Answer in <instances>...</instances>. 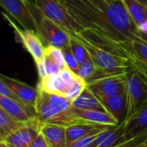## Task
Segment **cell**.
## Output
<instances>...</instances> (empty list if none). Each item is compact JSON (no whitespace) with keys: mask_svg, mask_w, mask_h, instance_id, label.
I'll list each match as a JSON object with an SVG mask.
<instances>
[{"mask_svg":"<svg viewBox=\"0 0 147 147\" xmlns=\"http://www.w3.org/2000/svg\"><path fill=\"white\" fill-rule=\"evenodd\" d=\"M0 80L3 81L28 107L35 109L36 102L39 96V90L35 89L17 79L1 75Z\"/></svg>","mask_w":147,"mask_h":147,"instance_id":"7c38bea8","label":"cell"},{"mask_svg":"<svg viewBox=\"0 0 147 147\" xmlns=\"http://www.w3.org/2000/svg\"><path fill=\"white\" fill-rule=\"evenodd\" d=\"M130 66L139 74V76L142 78L144 83L147 86V65L146 63L142 62L141 60L138 59L136 57H134L132 54H129L127 56Z\"/></svg>","mask_w":147,"mask_h":147,"instance_id":"83f0119b","label":"cell"},{"mask_svg":"<svg viewBox=\"0 0 147 147\" xmlns=\"http://www.w3.org/2000/svg\"><path fill=\"white\" fill-rule=\"evenodd\" d=\"M143 147H147V142L146 143V145H145V146H144Z\"/></svg>","mask_w":147,"mask_h":147,"instance_id":"74e56055","label":"cell"},{"mask_svg":"<svg viewBox=\"0 0 147 147\" xmlns=\"http://www.w3.org/2000/svg\"><path fill=\"white\" fill-rule=\"evenodd\" d=\"M127 77V121L147 103V86L131 66L129 67Z\"/></svg>","mask_w":147,"mask_h":147,"instance_id":"5b68a950","label":"cell"},{"mask_svg":"<svg viewBox=\"0 0 147 147\" xmlns=\"http://www.w3.org/2000/svg\"><path fill=\"white\" fill-rule=\"evenodd\" d=\"M125 141L134 139L147 131V103L124 123Z\"/></svg>","mask_w":147,"mask_h":147,"instance_id":"5bb4252c","label":"cell"},{"mask_svg":"<svg viewBox=\"0 0 147 147\" xmlns=\"http://www.w3.org/2000/svg\"><path fill=\"white\" fill-rule=\"evenodd\" d=\"M112 127H115L98 125L94 123H83V124H76V125L70 126L66 127L67 145L82 138L100 134Z\"/></svg>","mask_w":147,"mask_h":147,"instance_id":"9a60e30c","label":"cell"},{"mask_svg":"<svg viewBox=\"0 0 147 147\" xmlns=\"http://www.w3.org/2000/svg\"><path fill=\"white\" fill-rule=\"evenodd\" d=\"M71 112L76 115L87 121L88 123H94L98 125L119 127L116 120L106 111L96 109H79L72 107Z\"/></svg>","mask_w":147,"mask_h":147,"instance_id":"2e32d148","label":"cell"},{"mask_svg":"<svg viewBox=\"0 0 147 147\" xmlns=\"http://www.w3.org/2000/svg\"><path fill=\"white\" fill-rule=\"evenodd\" d=\"M42 91V90H40ZM47 102L51 106V108L60 113H69L71 111L72 105L71 102L66 97L58 94H49L42 91Z\"/></svg>","mask_w":147,"mask_h":147,"instance_id":"7402d4cb","label":"cell"},{"mask_svg":"<svg viewBox=\"0 0 147 147\" xmlns=\"http://www.w3.org/2000/svg\"><path fill=\"white\" fill-rule=\"evenodd\" d=\"M0 147H9L4 141H0Z\"/></svg>","mask_w":147,"mask_h":147,"instance_id":"e575fe53","label":"cell"},{"mask_svg":"<svg viewBox=\"0 0 147 147\" xmlns=\"http://www.w3.org/2000/svg\"><path fill=\"white\" fill-rule=\"evenodd\" d=\"M35 8L41 15L47 16L70 36L83 30L82 27L71 16L61 0H34Z\"/></svg>","mask_w":147,"mask_h":147,"instance_id":"3957f363","label":"cell"},{"mask_svg":"<svg viewBox=\"0 0 147 147\" xmlns=\"http://www.w3.org/2000/svg\"><path fill=\"white\" fill-rule=\"evenodd\" d=\"M140 37L142 38V40L147 43V29L146 30H141L140 29Z\"/></svg>","mask_w":147,"mask_h":147,"instance_id":"836d02e7","label":"cell"},{"mask_svg":"<svg viewBox=\"0 0 147 147\" xmlns=\"http://www.w3.org/2000/svg\"><path fill=\"white\" fill-rule=\"evenodd\" d=\"M96 70V66L90 57H89L83 64L79 65L78 70L77 71L76 74L86 81V83L92 78L95 71Z\"/></svg>","mask_w":147,"mask_h":147,"instance_id":"cb8c5ba5","label":"cell"},{"mask_svg":"<svg viewBox=\"0 0 147 147\" xmlns=\"http://www.w3.org/2000/svg\"><path fill=\"white\" fill-rule=\"evenodd\" d=\"M71 37L76 39L82 44L95 63L96 68L115 73H125L128 71L130 67L128 58L115 55L104 49H102L86 39L81 37L77 33L71 35Z\"/></svg>","mask_w":147,"mask_h":147,"instance_id":"7a4b0ae2","label":"cell"},{"mask_svg":"<svg viewBox=\"0 0 147 147\" xmlns=\"http://www.w3.org/2000/svg\"><path fill=\"white\" fill-rule=\"evenodd\" d=\"M40 134L49 147H67L66 127L41 122Z\"/></svg>","mask_w":147,"mask_h":147,"instance_id":"e0dca14e","label":"cell"},{"mask_svg":"<svg viewBox=\"0 0 147 147\" xmlns=\"http://www.w3.org/2000/svg\"><path fill=\"white\" fill-rule=\"evenodd\" d=\"M137 1L140 2L141 3H143V4H145L146 6H147V0H137Z\"/></svg>","mask_w":147,"mask_h":147,"instance_id":"d590c367","label":"cell"},{"mask_svg":"<svg viewBox=\"0 0 147 147\" xmlns=\"http://www.w3.org/2000/svg\"><path fill=\"white\" fill-rule=\"evenodd\" d=\"M44 64H45V68L47 76L58 74L61 71L59 66L51 58L47 56H44Z\"/></svg>","mask_w":147,"mask_h":147,"instance_id":"f546056e","label":"cell"},{"mask_svg":"<svg viewBox=\"0 0 147 147\" xmlns=\"http://www.w3.org/2000/svg\"><path fill=\"white\" fill-rule=\"evenodd\" d=\"M69 45H70V47L71 49V52H72L74 57L76 58V59L79 65L83 64L90 57L86 49L76 39L71 37V40H70Z\"/></svg>","mask_w":147,"mask_h":147,"instance_id":"4316f807","label":"cell"},{"mask_svg":"<svg viewBox=\"0 0 147 147\" xmlns=\"http://www.w3.org/2000/svg\"><path fill=\"white\" fill-rule=\"evenodd\" d=\"M71 105L73 108L79 109H96L105 111L101 101L87 87L79 96L71 102Z\"/></svg>","mask_w":147,"mask_h":147,"instance_id":"ffe728a7","label":"cell"},{"mask_svg":"<svg viewBox=\"0 0 147 147\" xmlns=\"http://www.w3.org/2000/svg\"><path fill=\"white\" fill-rule=\"evenodd\" d=\"M35 112L39 120L43 123L58 125L65 127L76 124L88 123L71 111L69 113H60L53 109L40 90H39V96L35 105Z\"/></svg>","mask_w":147,"mask_h":147,"instance_id":"277c9868","label":"cell"},{"mask_svg":"<svg viewBox=\"0 0 147 147\" xmlns=\"http://www.w3.org/2000/svg\"><path fill=\"white\" fill-rule=\"evenodd\" d=\"M44 56H47V57L51 58L59 66V68L61 70L67 67L65 61L63 51L61 48H59L56 47H52V46L47 47H45V50H44Z\"/></svg>","mask_w":147,"mask_h":147,"instance_id":"484cf974","label":"cell"},{"mask_svg":"<svg viewBox=\"0 0 147 147\" xmlns=\"http://www.w3.org/2000/svg\"><path fill=\"white\" fill-rule=\"evenodd\" d=\"M127 72L88 82L87 88L98 99L117 94L127 89Z\"/></svg>","mask_w":147,"mask_h":147,"instance_id":"ba28073f","label":"cell"},{"mask_svg":"<svg viewBox=\"0 0 147 147\" xmlns=\"http://www.w3.org/2000/svg\"><path fill=\"white\" fill-rule=\"evenodd\" d=\"M3 9L12 16L24 29L37 32L38 19L35 17L34 7L28 0H0Z\"/></svg>","mask_w":147,"mask_h":147,"instance_id":"8992f818","label":"cell"},{"mask_svg":"<svg viewBox=\"0 0 147 147\" xmlns=\"http://www.w3.org/2000/svg\"><path fill=\"white\" fill-rule=\"evenodd\" d=\"M36 34L45 47L52 46L62 49L68 46L71 40V36L64 29L43 15L38 19Z\"/></svg>","mask_w":147,"mask_h":147,"instance_id":"52a82bcc","label":"cell"},{"mask_svg":"<svg viewBox=\"0 0 147 147\" xmlns=\"http://www.w3.org/2000/svg\"><path fill=\"white\" fill-rule=\"evenodd\" d=\"M3 16L8 21L9 25L12 27L16 37L22 42L23 47L33 57L35 64H38V63L43 61L44 60L45 47L43 46L41 40H40L39 36L36 34V33L34 31L28 30V29L19 28L17 27V25L16 23H14V22L9 18V16H7L5 13H3Z\"/></svg>","mask_w":147,"mask_h":147,"instance_id":"9c48e42d","label":"cell"},{"mask_svg":"<svg viewBox=\"0 0 147 147\" xmlns=\"http://www.w3.org/2000/svg\"><path fill=\"white\" fill-rule=\"evenodd\" d=\"M0 96H6V97H9V98H11L13 100H16V101H19V102H22L18 96L3 82L0 80Z\"/></svg>","mask_w":147,"mask_h":147,"instance_id":"1f68e13d","label":"cell"},{"mask_svg":"<svg viewBox=\"0 0 147 147\" xmlns=\"http://www.w3.org/2000/svg\"><path fill=\"white\" fill-rule=\"evenodd\" d=\"M129 54L134 55L147 65V43L145 41H133L130 45L127 56Z\"/></svg>","mask_w":147,"mask_h":147,"instance_id":"d4e9b609","label":"cell"},{"mask_svg":"<svg viewBox=\"0 0 147 147\" xmlns=\"http://www.w3.org/2000/svg\"><path fill=\"white\" fill-rule=\"evenodd\" d=\"M71 16L82 27L77 33L96 47L127 57L133 41H144L140 29L122 0H61Z\"/></svg>","mask_w":147,"mask_h":147,"instance_id":"6da1fadb","label":"cell"},{"mask_svg":"<svg viewBox=\"0 0 147 147\" xmlns=\"http://www.w3.org/2000/svg\"><path fill=\"white\" fill-rule=\"evenodd\" d=\"M125 7L137 27L141 30L147 29V6L137 0H122Z\"/></svg>","mask_w":147,"mask_h":147,"instance_id":"d6986e66","label":"cell"},{"mask_svg":"<svg viewBox=\"0 0 147 147\" xmlns=\"http://www.w3.org/2000/svg\"><path fill=\"white\" fill-rule=\"evenodd\" d=\"M0 109L25 124H29L38 119L34 109L28 107L22 102L6 96H0Z\"/></svg>","mask_w":147,"mask_h":147,"instance_id":"8fae6325","label":"cell"},{"mask_svg":"<svg viewBox=\"0 0 147 147\" xmlns=\"http://www.w3.org/2000/svg\"><path fill=\"white\" fill-rule=\"evenodd\" d=\"M69 87L70 84L61 77L59 73H58L40 79L37 89L49 94H58L65 96Z\"/></svg>","mask_w":147,"mask_h":147,"instance_id":"ac0fdd59","label":"cell"},{"mask_svg":"<svg viewBox=\"0 0 147 147\" xmlns=\"http://www.w3.org/2000/svg\"><path fill=\"white\" fill-rule=\"evenodd\" d=\"M40 124L41 121L38 118L36 121L16 131L4 140L0 141H4L16 147H31L34 140L40 134Z\"/></svg>","mask_w":147,"mask_h":147,"instance_id":"4fadbf2b","label":"cell"},{"mask_svg":"<svg viewBox=\"0 0 147 147\" xmlns=\"http://www.w3.org/2000/svg\"><path fill=\"white\" fill-rule=\"evenodd\" d=\"M62 51H63V54H64V58H65L66 66L76 73L77 71L78 70L79 64L78 63L76 58L74 57V55L71 52V49L70 47V45L62 48Z\"/></svg>","mask_w":147,"mask_h":147,"instance_id":"f1b7e54d","label":"cell"},{"mask_svg":"<svg viewBox=\"0 0 147 147\" xmlns=\"http://www.w3.org/2000/svg\"><path fill=\"white\" fill-rule=\"evenodd\" d=\"M5 143H6V142H5ZM6 144H7V143H6ZM7 145L9 146V147H16V146H11V145H9V144H7Z\"/></svg>","mask_w":147,"mask_h":147,"instance_id":"8d00e7d4","label":"cell"},{"mask_svg":"<svg viewBox=\"0 0 147 147\" xmlns=\"http://www.w3.org/2000/svg\"><path fill=\"white\" fill-rule=\"evenodd\" d=\"M86 87H87L86 81L78 76V78L74 80V82L70 85L68 90L65 95V97H66L69 101L72 102L78 96H80V94L85 90Z\"/></svg>","mask_w":147,"mask_h":147,"instance_id":"603a6c76","label":"cell"},{"mask_svg":"<svg viewBox=\"0 0 147 147\" xmlns=\"http://www.w3.org/2000/svg\"><path fill=\"white\" fill-rule=\"evenodd\" d=\"M31 147H49V146H48V145H47V141H46V140H45L44 136H43L41 134H40L37 136V138L34 140V141L33 142L32 146Z\"/></svg>","mask_w":147,"mask_h":147,"instance_id":"d6a6232c","label":"cell"},{"mask_svg":"<svg viewBox=\"0 0 147 147\" xmlns=\"http://www.w3.org/2000/svg\"><path fill=\"white\" fill-rule=\"evenodd\" d=\"M98 134H95V135H90V136L82 138L80 140H78L69 144L67 147H89L92 144V142L95 140V139L97 137Z\"/></svg>","mask_w":147,"mask_h":147,"instance_id":"4dcf8cb0","label":"cell"},{"mask_svg":"<svg viewBox=\"0 0 147 147\" xmlns=\"http://www.w3.org/2000/svg\"></svg>","mask_w":147,"mask_h":147,"instance_id":"f35d334b","label":"cell"},{"mask_svg":"<svg viewBox=\"0 0 147 147\" xmlns=\"http://www.w3.org/2000/svg\"><path fill=\"white\" fill-rule=\"evenodd\" d=\"M26 125L0 109V140H4L8 136Z\"/></svg>","mask_w":147,"mask_h":147,"instance_id":"44dd1931","label":"cell"},{"mask_svg":"<svg viewBox=\"0 0 147 147\" xmlns=\"http://www.w3.org/2000/svg\"><path fill=\"white\" fill-rule=\"evenodd\" d=\"M106 112L111 115L118 122L123 125L127 117V89L117 94L99 99Z\"/></svg>","mask_w":147,"mask_h":147,"instance_id":"30bf717a","label":"cell"}]
</instances>
